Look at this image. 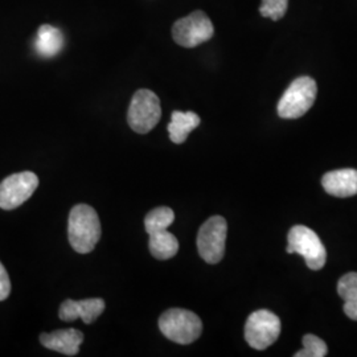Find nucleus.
<instances>
[{"mask_svg": "<svg viewBox=\"0 0 357 357\" xmlns=\"http://www.w3.org/2000/svg\"><path fill=\"white\" fill-rule=\"evenodd\" d=\"M102 228L96 209L88 204H77L68 220V238L72 248L79 255L94 250L101 240Z\"/></svg>", "mask_w": 357, "mask_h": 357, "instance_id": "1", "label": "nucleus"}, {"mask_svg": "<svg viewBox=\"0 0 357 357\" xmlns=\"http://www.w3.org/2000/svg\"><path fill=\"white\" fill-rule=\"evenodd\" d=\"M162 333L178 344H191L203 332L202 319L190 310L169 308L159 318Z\"/></svg>", "mask_w": 357, "mask_h": 357, "instance_id": "2", "label": "nucleus"}, {"mask_svg": "<svg viewBox=\"0 0 357 357\" xmlns=\"http://www.w3.org/2000/svg\"><path fill=\"white\" fill-rule=\"evenodd\" d=\"M318 86L311 77H299L283 93L278 102V115L283 119H296L306 114L317 100Z\"/></svg>", "mask_w": 357, "mask_h": 357, "instance_id": "3", "label": "nucleus"}, {"mask_svg": "<svg viewBox=\"0 0 357 357\" xmlns=\"http://www.w3.org/2000/svg\"><path fill=\"white\" fill-rule=\"evenodd\" d=\"M286 252L302 255L311 270H320L327 262V250L319 236L305 225H295L290 229Z\"/></svg>", "mask_w": 357, "mask_h": 357, "instance_id": "4", "label": "nucleus"}, {"mask_svg": "<svg viewBox=\"0 0 357 357\" xmlns=\"http://www.w3.org/2000/svg\"><path fill=\"white\" fill-rule=\"evenodd\" d=\"M160 116L162 107L158 96L151 90H138L128 107V126L138 134H147L159 123Z\"/></svg>", "mask_w": 357, "mask_h": 357, "instance_id": "5", "label": "nucleus"}, {"mask_svg": "<svg viewBox=\"0 0 357 357\" xmlns=\"http://www.w3.org/2000/svg\"><path fill=\"white\" fill-rule=\"evenodd\" d=\"M281 330V320L274 312L258 310L246 320L245 339L252 348L264 351L277 342Z\"/></svg>", "mask_w": 357, "mask_h": 357, "instance_id": "6", "label": "nucleus"}, {"mask_svg": "<svg viewBox=\"0 0 357 357\" xmlns=\"http://www.w3.org/2000/svg\"><path fill=\"white\" fill-rule=\"evenodd\" d=\"M228 224L224 217L213 216L206 220L197 234V250L205 262L215 265L225 255Z\"/></svg>", "mask_w": 357, "mask_h": 357, "instance_id": "7", "label": "nucleus"}, {"mask_svg": "<svg viewBox=\"0 0 357 357\" xmlns=\"http://www.w3.org/2000/svg\"><path fill=\"white\" fill-rule=\"evenodd\" d=\"M213 33V24L203 11H195L183 19H178L172 26V38L175 43L184 48H195L211 40Z\"/></svg>", "mask_w": 357, "mask_h": 357, "instance_id": "8", "label": "nucleus"}, {"mask_svg": "<svg viewBox=\"0 0 357 357\" xmlns=\"http://www.w3.org/2000/svg\"><path fill=\"white\" fill-rule=\"evenodd\" d=\"M38 187V178L31 171L13 174L0 183V208L13 211L24 204Z\"/></svg>", "mask_w": 357, "mask_h": 357, "instance_id": "9", "label": "nucleus"}, {"mask_svg": "<svg viewBox=\"0 0 357 357\" xmlns=\"http://www.w3.org/2000/svg\"><path fill=\"white\" fill-rule=\"evenodd\" d=\"M105 302L101 298H91L84 301L68 299L60 307L59 317L65 321H73L77 318H81L85 324H90L102 314Z\"/></svg>", "mask_w": 357, "mask_h": 357, "instance_id": "10", "label": "nucleus"}, {"mask_svg": "<svg viewBox=\"0 0 357 357\" xmlns=\"http://www.w3.org/2000/svg\"><path fill=\"white\" fill-rule=\"evenodd\" d=\"M84 342L82 332L76 328L59 330L51 333H41L40 343L45 348L64 354L66 356H76L79 352V347Z\"/></svg>", "mask_w": 357, "mask_h": 357, "instance_id": "11", "label": "nucleus"}, {"mask_svg": "<svg viewBox=\"0 0 357 357\" xmlns=\"http://www.w3.org/2000/svg\"><path fill=\"white\" fill-rule=\"evenodd\" d=\"M321 185L327 193L336 197H351L357 193V169L345 168L326 174Z\"/></svg>", "mask_w": 357, "mask_h": 357, "instance_id": "12", "label": "nucleus"}, {"mask_svg": "<svg viewBox=\"0 0 357 357\" xmlns=\"http://www.w3.org/2000/svg\"><path fill=\"white\" fill-rule=\"evenodd\" d=\"M64 47V36L60 29L44 24L40 26L38 31V36L35 41V50L38 56L51 59L56 54H59Z\"/></svg>", "mask_w": 357, "mask_h": 357, "instance_id": "13", "label": "nucleus"}, {"mask_svg": "<svg viewBox=\"0 0 357 357\" xmlns=\"http://www.w3.org/2000/svg\"><path fill=\"white\" fill-rule=\"evenodd\" d=\"M200 125V116L193 112H174L168 125L169 139L175 144L187 141L190 132Z\"/></svg>", "mask_w": 357, "mask_h": 357, "instance_id": "14", "label": "nucleus"}, {"mask_svg": "<svg viewBox=\"0 0 357 357\" xmlns=\"http://www.w3.org/2000/svg\"><path fill=\"white\" fill-rule=\"evenodd\" d=\"M150 252L156 259H169L178 255V238L168 230L150 233Z\"/></svg>", "mask_w": 357, "mask_h": 357, "instance_id": "15", "label": "nucleus"}, {"mask_svg": "<svg viewBox=\"0 0 357 357\" xmlns=\"http://www.w3.org/2000/svg\"><path fill=\"white\" fill-rule=\"evenodd\" d=\"M337 293L344 301V314L349 319L357 320V273H348L337 283Z\"/></svg>", "mask_w": 357, "mask_h": 357, "instance_id": "16", "label": "nucleus"}, {"mask_svg": "<svg viewBox=\"0 0 357 357\" xmlns=\"http://www.w3.org/2000/svg\"><path fill=\"white\" fill-rule=\"evenodd\" d=\"M175 221V213L168 206H159L155 208L144 218V228L146 231L150 234L153 231L166 230L172 222Z\"/></svg>", "mask_w": 357, "mask_h": 357, "instance_id": "17", "label": "nucleus"}, {"mask_svg": "<svg viewBox=\"0 0 357 357\" xmlns=\"http://www.w3.org/2000/svg\"><path fill=\"white\" fill-rule=\"evenodd\" d=\"M303 349L298 351L295 357H324L328 354L327 344L315 335H306L303 336Z\"/></svg>", "mask_w": 357, "mask_h": 357, "instance_id": "18", "label": "nucleus"}, {"mask_svg": "<svg viewBox=\"0 0 357 357\" xmlns=\"http://www.w3.org/2000/svg\"><path fill=\"white\" fill-rule=\"evenodd\" d=\"M289 8V0H262L259 13L274 22L282 19Z\"/></svg>", "mask_w": 357, "mask_h": 357, "instance_id": "19", "label": "nucleus"}, {"mask_svg": "<svg viewBox=\"0 0 357 357\" xmlns=\"http://www.w3.org/2000/svg\"><path fill=\"white\" fill-rule=\"evenodd\" d=\"M11 294V281L8 273L0 262V302L6 301Z\"/></svg>", "mask_w": 357, "mask_h": 357, "instance_id": "20", "label": "nucleus"}]
</instances>
